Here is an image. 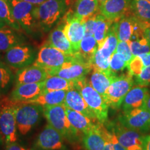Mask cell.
Here are the masks:
<instances>
[{
	"mask_svg": "<svg viewBox=\"0 0 150 150\" xmlns=\"http://www.w3.org/2000/svg\"><path fill=\"white\" fill-rule=\"evenodd\" d=\"M70 0H47L35 6L33 14L38 25L44 31H48L65 14Z\"/></svg>",
	"mask_w": 150,
	"mask_h": 150,
	"instance_id": "6da1fadb",
	"label": "cell"
},
{
	"mask_svg": "<svg viewBox=\"0 0 150 150\" xmlns=\"http://www.w3.org/2000/svg\"><path fill=\"white\" fill-rule=\"evenodd\" d=\"M75 88L81 94L89 108L95 114L96 119L100 123L104 124L108 119L109 108L104 97L93 88L86 77L75 81Z\"/></svg>",
	"mask_w": 150,
	"mask_h": 150,
	"instance_id": "7a4b0ae2",
	"label": "cell"
},
{
	"mask_svg": "<svg viewBox=\"0 0 150 150\" xmlns=\"http://www.w3.org/2000/svg\"><path fill=\"white\" fill-rule=\"evenodd\" d=\"M43 115L48 124L57 130L64 138L76 139L79 131L73 127L67 118L65 104L43 106Z\"/></svg>",
	"mask_w": 150,
	"mask_h": 150,
	"instance_id": "3957f363",
	"label": "cell"
},
{
	"mask_svg": "<svg viewBox=\"0 0 150 150\" xmlns=\"http://www.w3.org/2000/svg\"><path fill=\"white\" fill-rule=\"evenodd\" d=\"M15 113L18 131L22 136L27 134L37 125L43 114L42 106L29 103L16 102Z\"/></svg>",
	"mask_w": 150,
	"mask_h": 150,
	"instance_id": "277c9868",
	"label": "cell"
},
{
	"mask_svg": "<svg viewBox=\"0 0 150 150\" xmlns=\"http://www.w3.org/2000/svg\"><path fill=\"white\" fill-rule=\"evenodd\" d=\"M113 24L119 41L128 42L143 37L144 31L150 24L142 22L132 13H129Z\"/></svg>",
	"mask_w": 150,
	"mask_h": 150,
	"instance_id": "5b68a950",
	"label": "cell"
},
{
	"mask_svg": "<svg viewBox=\"0 0 150 150\" xmlns=\"http://www.w3.org/2000/svg\"><path fill=\"white\" fill-rule=\"evenodd\" d=\"M75 55H67L47 42L39 50L33 65L43 67L47 71L59 68L67 62L72 61Z\"/></svg>",
	"mask_w": 150,
	"mask_h": 150,
	"instance_id": "8992f818",
	"label": "cell"
},
{
	"mask_svg": "<svg viewBox=\"0 0 150 150\" xmlns=\"http://www.w3.org/2000/svg\"><path fill=\"white\" fill-rule=\"evenodd\" d=\"M133 76L129 73L116 76L106 90L104 97L109 107L114 109L122 106L125 96L134 86Z\"/></svg>",
	"mask_w": 150,
	"mask_h": 150,
	"instance_id": "52a82bcc",
	"label": "cell"
},
{
	"mask_svg": "<svg viewBox=\"0 0 150 150\" xmlns=\"http://www.w3.org/2000/svg\"><path fill=\"white\" fill-rule=\"evenodd\" d=\"M11 13L22 29L28 33H32L38 25L33 11L35 5L23 0H7Z\"/></svg>",
	"mask_w": 150,
	"mask_h": 150,
	"instance_id": "ba28073f",
	"label": "cell"
},
{
	"mask_svg": "<svg viewBox=\"0 0 150 150\" xmlns=\"http://www.w3.org/2000/svg\"><path fill=\"white\" fill-rule=\"evenodd\" d=\"M93 70L92 65L79 54L72 61L67 62L59 68L48 71L49 76H59L70 81L81 79Z\"/></svg>",
	"mask_w": 150,
	"mask_h": 150,
	"instance_id": "9c48e42d",
	"label": "cell"
},
{
	"mask_svg": "<svg viewBox=\"0 0 150 150\" xmlns=\"http://www.w3.org/2000/svg\"><path fill=\"white\" fill-rule=\"evenodd\" d=\"M0 138L6 145L18 140L14 104L3 105L0 107Z\"/></svg>",
	"mask_w": 150,
	"mask_h": 150,
	"instance_id": "30bf717a",
	"label": "cell"
},
{
	"mask_svg": "<svg viewBox=\"0 0 150 150\" xmlns=\"http://www.w3.org/2000/svg\"><path fill=\"white\" fill-rule=\"evenodd\" d=\"M64 137L48 124L41 131L31 150H66Z\"/></svg>",
	"mask_w": 150,
	"mask_h": 150,
	"instance_id": "8fae6325",
	"label": "cell"
},
{
	"mask_svg": "<svg viewBox=\"0 0 150 150\" xmlns=\"http://www.w3.org/2000/svg\"><path fill=\"white\" fill-rule=\"evenodd\" d=\"M64 32L72 45L75 54H78L80 43L86 34L84 21L76 18L70 10L65 14L63 18Z\"/></svg>",
	"mask_w": 150,
	"mask_h": 150,
	"instance_id": "7c38bea8",
	"label": "cell"
},
{
	"mask_svg": "<svg viewBox=\"0 0 150 150\" xmlns=\"http://www.w3.org/2000/svg\"><path fill=\"white\" fill-rule=\"evenodd\" d=\"M124 127L140 132H146L150 129V112L141 107L124 112L119 117Z\"/></svg>",
	"mask_w": 150,
	"mask_h": 150,
	"instance_id": "4fadbf2b",
	"label": "cell"
},
{
	"mask_svg": "<svg viewBox=\"0 0 150 150\" xmlns=\"http://www.w3.org/2000/svg\"><path fill=\"white\" fill-rule=\"evenodd\" d=\"M112 131L127 150H144L146 136L142 132L127 128L121 124L114 126Z\"/></svg>",
	"mask_w": 150,
	"mask_h": 150,
	"instance_id": "5bb4252c",
	"label": "cell"
},
{
	"mask_svg": "<svg viewBox=\"0 0 150 150\" xmlns=\"http://www.w3.org/2000/svg\"><path fill=\"white\" fill-rule=\"evenodd\" d=\"M35 58V52L31 47L20 45L6 52L4 60L9 66L22 69L33 63Z\"/></svg>",
	"mask_w": 150,
	"mask_h": 150,
	"instance_id": "9a60e30c",
	"label": "cell"
},
{
	"mask_svg": "<svg viewBox=\"0 0 150 150\" xmlns=\"http://www.w3.org/2000/svg\"><path fill=\"white\" fill-rule=\"evenodd\" d=\"M131 0H106L99 5V12L112 22L130 13Z\"/></svg>",
	"mask_w": 150,
	"mask_h": 150,
	"instance_id": "2e32d148",
	"label": "cell"
},
{
	"mask_svg": "<svg viewBox=\"0 0 150 150\" xmlns=\"http://www.w3.org/2000/svg\"><path fill=\"white\" fill-rule=\"evenodd\" d=\"M43 91L42 82L16 84L11 94V99L14 102H27L36 98Z\"/></svg>",
	"mask_w": 150,
	"mask_h": 150,
	"instance_id": "e0dca14e",
	"label": "cell"
},
{
	"mask_svg": "<svg viewBox=\"0 0 150 150\" xmlns=\"http://www.w3.org/2000/svg\"><path fill=\"white\" fill-rule=\"evenodd\" d=\"M149 94V90L145 86L136 84L133 86L124 98L122 104L123 111L127 112L135 108L142 107Z\"/></svg>",
	"mask_w": 150,
	"mask_h": 150,
	"instance_id": "ac0fdd59",
	"label": "cell"
},
{
	"mask_svg": "<svg viewBox=\"0 0 150 150\" xmlns=\"http://www.w3.org/2000/svg\"><path fill=\"white\" fill-rule=\"evenodd\" d=\"M48 76L47 70L32 64L18 71L16 76V84L41 83Z\"/></svg>",
	"mask_w": 150,
	"mask_h": 150,
	"instance_id": "d6986e66",
	"label": "cell"
},
{
	"mask_svg": "<svg viewBox=\"0 0 150 150\" xmlns=\"http://www.w3.org/2000/svg\"><path fill=\"white\" fill-rule=\"evenodd\" d=\"M64 104L67 108L79 112L91 119H96L95 114L90 109L81 94L76 88L67 91Z\"/></svg>",
	"mask_w": 150,
	"mask_h": 150,
	"instance_id": "ffe728a7",
	"label": "cell"
},
{
	"mask_svg": "<svg viewBox=\"0 0 150 150\" xmlns=\"http://www.w3.org/2000/svg\"><path fill=\"white\" fill-rule=\"evenodd\" d=\"M47 42L67 55H75L72 45L64 32V22L59 24L49 35Z\"/></svg>",
	"mask_w": 150,
	"mask_h": 150,
	"instance_id": "44dd1931",
	"label": "cell"
},
{
	"mask_svg": "<svg viewBox=\"0 0 150 150\" xmlns=\"http://www.w3.org/2000/svg\"><path fill=\"white\" fill-rule=\"evenodd\" d=\"M89 82L95 91L104 96L106 90L116 77V74L108 70H93Z\"/></svg>",
	"mask_w": 150,
	"mask_h": 150,
	"instance_id": "7402d4cb",
	"label": "cell"
},
{
	"mask_svg": "<svg viewBox=\"0 0 150 150\" xmlns=\"http://www.w3.org/2000/svg\"><path fill=\"white\" fill-rule=\"evenodd\" d=\"M83 144L86 150H104L105 139L102 130V123L95 125L91 129L84 133Z\"/></svg>",
	"mask_w": 150,
	"mask_h": 150,
	"instance_id": "603a6c76",
	"label": "cell"
},
{
	"mask_svg": "<svg viewBox=\"0 0 150 150\" xmlns=\"http://www.w3.org/2000/svg\"><path fill=\"white\" fill-rule=\"evenodd\" d=\"M98 0H76L72 9H70L74 16L83 21L98 13Z\"/></svg>",
	"mask_w": 150,
	"mask_h": 150,
	"instance_id": "cb8c5ba5",
	"label": "cell"
},
{
	"mask_svg": "<svg viewBox=\"0 0 150 150\" xmlns=\"http://www.w3.org/2000/svg\"><path fill=\"white\" fill-rule=\"evenodd\" d=\"M8 26L0 29V52H6L17 45H23L24 38Z\"/></svg>",
	"mask_w": 150,
	"mask_h": 150,
	"instance_id": "d4e9b609",
	"label": "cell"
},
{
	"mask_svg": "<svg viewBox=\"0 0 150 150\" xmlns=\"http://www.w3.org/2000/svg\"><path fill=\"white\" fill-rule=\"evenodd\" d=\"M67 91H43L36 98L24 103L34 104L43 106L63 104ZM22 103V102H21Z\"/></svg>",
	"mask_w": 150,
	"mask_h": 150,
	"instance_id": "484cf974",
	"label": "cell"
},
{
	"mask_svg": "<svg viewBox=\"0 0 150 150\" xmlns=\"http://www.w3.org/2000/svg\"><path fill=\"white\" fill-rule=\"evenodd\" d=\"M113 22L108 20L101 13H97L93 27V36L95 37L99 48L102 46L105 39L109 33ZM98 48V49H99Z\"/></svg>",
	"mask_w": 150,
	"mask_h": 150,
	"instance_id": "4316f807",
	"label": "cell"
},
{
	"mask_svg": "<svg viewBox=\"0 0 150 150\" xmlns=\"http://www.w3.org/2000/svg\"><path fill=\"white\" fill-rule=\"evenodd\" d=\"M66 113L71 125L79 132L84 134L95 126L91 118L79 112L66 107Z\"/></svg>",
	"mask_w": 150,
	"mask_h": 150,
	"instance_id": "83f0119b",
	"label": "cell"
},
{
	"mask_svg": "<svg viewBox=\"0 0 150 150\" xmlns=\"http://www.w3.org/2000/svg\"><path fill=\"white\" fill-rule=\"evenodd\" d=\"M43 83V91H69L75 88V81L59 76H49Z\"/></svg>",
	"mask_w": 150,
	"mask_h": 150,
	"instance_id": "f1b7e54d",
	"label": "cell"
},
{
	"mask_svg": "<svg viewBox=\"0 0 150 150\" xmlns=\"http://www.w3.org/2000/svg\"><path fill=\"white\" fill-rule=\"evenodd\" d=\"M98 48V44L93 35H85L80 43V49L78 54L86 61L91 64V60Z\"/></svg>",
	"mask_w": 150,
	"mask_h": 150,
	"instance_id": "f546056e",
	"label": "cell"
},
{
	"mask_svg": "<svg viewBox=\"0 0 150 150\" xmlns=\"http://www.w3.org/2000/svg\"><path fill=\"white\" fill-rule=\"evenodd\" d=\"M113 23L112 24L109 33L105 39L102 46L98 49L99 52L103 56L109 59L111 58L112 54L115 52L118 42H119Z\"/></svg>",
	"mask_w": 150,
	"mask_h": 150,
	"instance_id": "4dcf8cb0",
	"label": "cell"
},
{
	"mask_svg": "<svg viewBox=\"0 0 150 150\" xmlns=\"http://www.w3.org/2000/svg\"><path fill=\"white\" fill-rule=\"evenodd\" d=\"M131 11L140 20L150 24V2L148 0H131Z\"/></svg>",
	"mask_w": 150,
	"mask_h": 150,
	"instance_id": "1f68e13d",
	"label": "cell"
},
{
	"mask_svg": "<svg viewBox=\"0 0 150 150\" xmlns=\"http://www.w3.org/2000/svg\"><path fill=\"white\" fill-rule=\"evenodd\" d=\"M0 18L8 27L18 31H20L21 27L13 16L7 0H0Z\"/></svg>",
	"mask_w": 150,
	"mask_h": 150,
	"instance_id": "d6a6232c",
	"label": "cell"
},
{
	"mask_svg": "<svg viewBox=\"0 0 150 150\" xmlns=\"http://www.w3.org/2000/svg\"><path fill=\"white\" fill-rule=\"evenodd\" d=\"M102 130L105 139L104 150H127L121 145L113 131L106 129L103 126V123H102Z\"/></svg>",
	"mask_w": 150,
	"mask_h": 150,
	"instance_id": "836d02e7",
	"label": "cell"
},
{
	"mask_svg": "<svg viewBox=\"0 0 150 150\" xmlns=\"http://www.w3.org/2000/svg\"><path fill=\"white\" fill-rule=\"evenodd\" d=\"M133 56L150 52V42L144 35L136 40L128 41Z\"/></svg>",
	"mask_w": 150,
	"mask_h": 150,
	"instance_id": "e575fe53",
	"label": "cell"
},
{
	"mask_svg": "<svg viewBox=\"0 0 150 150\" xmlns=\"http://www.w3.org/2000/svg\"><path fill=\"white\" fill-rule=\"evenodd\" d=\"M129 62L122 54L114 52L110 61V70L115 74L121 72L128 67Z\"/></svg>",
	"mask_w": 150,
	"mask_h": 150,
	"instance_id": "d590c367",
	"label": "cell"
},
{
	"mask_svg": "<svg viewBox=\"0 0 150 150\" xmlns=\"http://www.w3.org/2000/svg\"><path fill=\"white\" fill-rule=\"evenodd\" d=\"M13 79V74L8 65L0 61V91H5Z\"/></svg>",
	"mask_w": 150,
	"mask_h": 150,
	"instance_id": "8d00e7d4",
	"label": "cell"
},
{
	"mask_svg": "<svg viewBox=\"0 0 150 150\" xmlns=\"http://www.w3.org/2000/svg\"><path fill=\"white\" fill-rule=\"evenodd\" d=\"M110 59H106L101 54L98 50L95 52L91 60V65L93 70H110Z\"/></svg>",
	"mask_w": 150,
	"mask_h": 150,
	"instance_id": "74e56055",
	"label": "cell"
},
{
	"mask_svg": "<svg viewBox=\"0 0 150 150\" xmlns=\"http://www.w3.org/2000/svg\"><path fill=\"white\" fill-rule=\"evenodd\" d=\"M128 72L132 76H136L139 75L141 72L145 68L142 60L139 56H133L132 59L129 62L128 67Z\"/></svg>",
	"mask_w": 150,
	"mask_h": 150,
	"instance_id": "f35d334b",
	"label": "cell"
},
{
	"mask_svg": "<svg viewBox=\"0 0 150 150\" xmlns=\"http://www.w3.org/2000/svg\"><path fill=\"white\" fill-rule=\"evenodd\" d=\"M115 52L122 54L125 58V59L129 62V63L131 60L132 59L133 55L132 53H131L129 42H126V41H119Z\"/></svg>",
	"mask_w": 150,
	"mask_h": 150,
	"instance_id": "ab89813d",
	"label": "cell"
},
{
	"mask_svg": "<svg viewBox=\"0 0 150 150\" xmlns=\"http://www.w3.org/2000/svg\"><path fill=\"white\" fill-rule=\"evenodd\" d=\"M135 77H136L135 82L136 85L145 86V87L150 86V65L145 67L141 73Z\"/></svg>",
	"mask_w": 150,
	"mask_h": 150,
	"instance_id": "60d3db41",
	"label": "cell"
},
{
	"mask_svg": "<svg viewBox=\"0 0 150 150\" xmlns=\"http://www.w3.org/2000/svg\"><path fill=\"white\" fill-rule=\"evenodd\" d=\"M95 16L91 17L88 18L84 21V25H85L86 34L85 35H93V27L94 24H95Z\"/></svg>",
	"mask_w": 150,
	"mask_h": 150,
	"instance_id": "b9f144b4",
	"label": "cell"
},
{
	"mask_svg": "<svg viewBox=\"0 0 150 150\" xmlns=\"http://www.w3.org/2000/svg\"><path fill=\"white\" fill-rule=\"evenodd\" d=\"M142 60V63H143L144 67H146L150 65V52L146 54H142L140 55H138Z\"/></svg>",
	"mask_w": 150,
	"mask_h": 150,
	"instance_id": "7bdbcfd3",
	"label": "cell"
},
{
	"mask_svg": "<svg viewBox=\"0 0 150 150\" xmlns=\"http://www.w3.org/2000/svg\"><path fill=\"white\" fill-rule=\"evenodd\" d=\"M5 150H27L25 148L22 147V146L20 145L19 144L16 142H13V143L7 144L6 146Z\"/></svg>",
	"mask_w": 150,
	"mask_h": 150,
	"instance_id": "ee69618b",
	"label": "cell"
},
{
	"mask_svg": "<svg viewBox=\"0 0 150 150\" xmlns=\"http://www.w3.org/2000/svg\"><path fill=\"white\" fill-rule=\"evenodd\" d=\"M23 1H27V2H29L35 6H38L43 2H45V1H46L47 0H23Z\"/></svg>",
	"mask_w": 150,
	"mask_h": 150,
	"instance_id": "f6af8a7d",
	"label": "cell"
},
{
	"mask_svg": "<svg viewBox=\"0 0 150 150\" xmlns=\"http://www.w3.org/2000/svg\"><path fill=\"white\" fill-rule=\"evenodd\" d=\"M142 107L146 108V109L148 110L150 112V94L148 95L147 99H146L145 102L144 103V105Z\"/></svg>",
	"mask_w": 150,
	"mask_h": 150,
	"instance_id": "bcb514c9",
	"label": "cell"
},
{
	"mask_svg": "<svg viewBox=\"0 0 150 150\" xmlns=\"http://www.w3.org/2000/svg\"><path fill=\"white\" fill-rule=\"evenodd\" d=\"M144 150H150V135H147Z\"/></svg>",
	"mask_w": 150,
	"mask_h": 150,
	"instance_id": "7dc6e473",
	"label": "cell"
},
{
	"mask_svg": "<svg viewBox=\"0 0 150 150\" xmlns=\"http://www.w3.org/2000/svg\"><path fill=\"white\" fill-rule=\"evenodd\" d=\"M144 35L147 38V40L150 42V24L146 28L145 31H144Z\"/></svg>",
	"mask_w": 150,
	"mask_h": 150,
	"instance_id": "c3c4849f",
	"label": "cell"
},
{
	"mask_svg": "<svg viewBox=\"0 0 150 150\" xmlns=\"http://www.w3.org/2000/svg\"><path fill=\"white\" fill-rule=\"evenodd\" d=\"M5 26H6V24L5 22H4L1 18H0V29H1V28L4 27Z\"/></svg>",
	"mask_w": 150,
	"mask_h": 150,
	"instance_id": "681fc988",
	"label": "cell"
},
{
	"mask_svg": "<svg viewBox=\"0 0 150 150\" xmlns=\"http://www.w3.org/2000/svg\"><path fill=\"white\" fill-rule=\"evenodd\" d=\"M105 1H106V0H98V1H99V5H100L101 4L104 3Z\"/></svg>",
	"mask_w": 150,
	"mask_h": 150,
	"instance_id": "f907efd6",
	"label": "cell"
},
{
	"mask_svg": "<svg viewBox=\"0 0 150 150\" xmlns=\"http://www.w3.org/2000/svg\"><path fill=\"white\" fill-rule=\"evenodd\" d=\"M0 96H1V91H0Z\"/></svg>",
	"mask_w": 150,
	"mask_h": 150,
	"instance_id": "816d5d0a",
	"label": "cell"
},
{
	"mask_svg": "<svg viewBox=\"0 0 150 150\" xmlns=\"http://www.w3.org/2000/svg\"><path fill=\"white\" fill-rule=\"evenodd\" d=\"M148 1H149V2H150V0H148Z\"/></svg>",
	"mask_w": 150,
	"mask_h": 150,
	"instance_id": "f5cc1de1",
	"label": "cell"
},
{
	"mask_svg": "<svg viewBox=\"0 0 150 150\" xmlns=\"http://www.w3.org/2000/svg\"><path fill=\"white\" fill-rule=\"evenodd\" d=\"M0 57H1V55H0Z\"/></svg>",
	"mask_w": 150,
	"mask_h": 150,
	"instance_id": "db71d44e",
	"label": "cell"
},
{
	"mask_svg": "<svg viewBox=\"0 0 150 150\" xmlns=\"http://www.w3.org/2000/svg\"></svg>",
	"mask_w": 150,
	"mask_h": 150,
	"instance_id": "11a10c76",
	"label": "cell"
}]
</instances>
